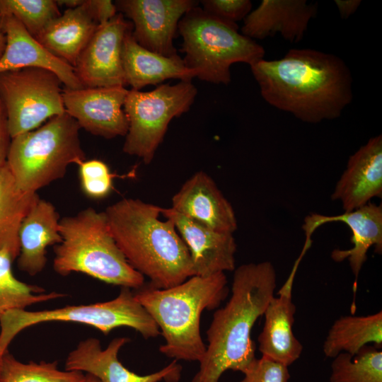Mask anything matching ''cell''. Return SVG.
I'll list each match as a JSON object with an SVG mask.
<instances>
[{"instance_id":"obj_1","label":"cell","mask_w":382,"mask_h":382,"mask_svg":"<svg viewBox=\"0 0 382 382\" xmlns=\"http://www.w3.org/2000/svg\"><path fill=\"white\" fill-rule=\"evenodd\" d=\"M250 66L263 99L304 122L336 119L353 98L351 71L334 54L291 49Z\"/></svg>"},{"instance_id":"obj_2","label":"cell","mask_w":382,"mask_h":382,"mask_svg":"<svg viewBox=\"0 0 382 382\" xmlns=\"http://www.w3.org/2000/svg\"><path fill=\"white\" fill-rule=\"evenodd\" d=\"M276 280L269 261L234 270L231 296L213 315L206 333L208 345L192 382H219L226 371L243 373L255 359L251 330L274 296Z\"/></svg>"},{"instance_id":"obj_3","label":"cell","mask_w":382,"mask_h":382,"mask_svg":"<svg viewBox=\"0 0 382 382\" xmlns=\"http://www.w3.org/2000/svg\"><path fill=\"white\" fill-rule=\"evenodd\" d=\"M161 207L124 198L104 211L110 232L129 265L159 289L172 287L194 276L188 248Z\"/></svg>"},{"instance_id":"obj_4","label":"cell","mask_w":382,"mask_h":382,"mask_svg":"<svg viewBox=\"0 0 382 382\" xmlns=\"http://www.w3.org/2000/svg\"><path fill=\"white\" fill-rule=\"evenodd\" d=\"M227 282L225 273L220 272L192 276L166 289L144 284L134 292L165 340L161 353L176 361L199 362L206 351L200 333L201 314L218 308L227 297Z\"/></svg>"},{"instance_id":"obj_5","label":"cell","mask_w":382,"mask_h":382,"mask_svg":"<svg viewBox=\"0 0 382 382\" xmlns=\"http://www.w3.org/2000/svg\"><path fill=\"white\" fill-rule=\"evenodd\" d=\"M62 241L54 247L53 269L61 276L87 274L108 284L137 289L144 277L117 246L104 212L87 207L60 219Z\"/></svg>"},{"instance_id":"obj_6","label":"cell","mask_w":382,"mask_h":382,"mask_svg":"<svg viewBox=\"0 0 382 382\" xmlns=\"http://www.w3.org/2000/svg\"><path fill=\"white\" fill-rule=\"evenodd\" d=\"M78 122L67 113L11 139L6 160L17 187L37 192L62 178L71 164L86 160Z\"/></svg>"},{"instance_id":"obj_7","label":"cell","mask_w":382,"mask_h":382,"mask_svg":"<svg viewBox=\"0 0 382 382\" xmlns=\"http://www.w3.org/2000/svg\"><path fill=\"white\" fill-rule=\"evenodd\" d=\"M238 25L221 21L195 6L180 20L183 59L195 77L212 83L231 82L230 68L237 62L250 66L264 59L262 45L238 31Z\"/></svg>"},{"instance_id":"obj_8","label":"cell","mask_w":382,"mask_h":382,"mask_svg":"<svg viewBox=\"0 0 382 382\" xmlns=\"http://www.w3.org/2000/svg\"><path fill=\"white\" fill-rule=\"evenodd\" d=\"M66 322L84 324L104 335L127 327L145 339L156 337L160 330L156 323L137 300L129 288L122 287L115 299L85 305L67 306L50 310L8 311L0 316V357L8 349L15 337L25 329L40 323Z\"/></svg>"},{"instance_id":"obj_9","label":"cell","mask_w":382,"mask_h":382,"mask_svg":"<svg viewBox=\"0 0 382 382\" xmlns=\"http://www.w3.org/2000/svg\"><path fill=\"white\" fill-rule=\"evenodd\" d=\"M197 92L191 81H184L161 83L151 91L129 90L124 104L129 127L122 151L150 163L170 122L190 110Z\"/></svg>"},{"instance_id":"obj_10","label":"cell","mask_w":382,"mask_h":382,"mask_svg":"<svg viewBox=\"0 0 382 382\" xmlns=\"http://www.w3.org/2000/svg\"><path fill=\"white\" fill-rule=\"evenodd\" d=\"M62 83L55 74L45 69L0 73V98L11 139L65 112Z\"/></svg>"},{"instance_id":"obj_11","label":"cell","mask_w":382,"mask_h":382,"mask_svg":"<svg viewBox=\"0 0 382 382\" xmlns=\"http://www.w3.org/2000/svg\"><path fill=\"white\" fill-rule=\"evenodd\" d=\"M132 28V23L120 13L98 25L74 67L83 87L127 86L122 50L125 37Z\"/></svg>"},{"instance_id":"obj_12","label":"cell","mask_w":382,"mask_h":382,"mask_svg":"<svg viewBox=\"0 0 382 382\" xmlns=\"http://www.w3.org/2000/svg\"><path fill=\"white\" fill-rule=\"evenodd\" d=\"M117 11L132 24V36L144 48L165 56L178 55L173 39L182 17L197 6L194 0H120Z\"/></svg>"},{"instance_id":"obj_13","label":"cell","mask_w":382,"mask_h":382,"mask_svg":"<svg viewBox=\"0 0 382 382\" xmlns=\"http://www.w3.org/2000/svg\"><path fill=\"white\" fill-rule=\"evenodd\" d=\"M129 90L123 86L62 91L65 112L89 133L107 139L125 136L128 121L124 104Z\"/></svg>"},{"instance_id":"obj_14","label":"cell","mask_w":382,"mask_h":382,"mask_svg":"<svg viewBox=\"0 0 382 382\" xmlns=\"http://www.w3.org/2000/svg\"><path fill=\"white\" fill-rule=\"evenodd\" d=\"M129 338H114L105 349L95 337L81 340L68 354L65 370L85 372L97 378L100 382H178L182 367L176 360L166 367L147 375H139L129 371L119 360L121 348L129 342Z\"/></svg>"},{"instance_id":"obj_15","label":"cell","mask_w":382,"mask_h":382,"mask_svg":"<svg viewBox=\"0 0 382 382\" xmlns=\"http://www.w3.org/2000/svg\"><path fill=\"white\" fill-rule=\"evenodd\" d=\"M311 245V241L305 242L277 296L274 295L268 303L263 314L264 326L257 339L262 356L288 367L300 357L303 350L302 345L292 330L296 312V306L292 301V287L297 268Z\"/></svg>"},{"instance_id":"obj_16","label":"cell","mask_w":382,"mask_h":382,"mask_svg":"<svg viewBox=\"0 0 382 382\" xmlns=\"http://www.w3.org/2000/svg\"><path fill=\"white\" fill-rule=\"evenodd\" d=\"M161 214L173 221L186 244L194 276L209 277L234 271L237 246L233 233L212 230L171 208L161 207Z\"/></svg>"},{"instance_id":"obj_17","label":"cell","mask_w":382,"mask_h":382,"mask_svg":"<svg viewBox=\"0 0 382 382\" xmlns=\"http://www.w3.org/2000/svg\"><path fill=\"white\" fill-rule=\"evenodd\" d=\"M342 221L346 224L352 233L349 249H335L331 253L335 262L347 260L351 270L357 281L359 272L367 259V252L374 245L375 253H382V206L369 202L352 212L340 215L325 216L311 214L305 219L303 228L306 239L311 238L314 231L328 222Z\"/></svg>"},{"instance_id":"obj_18","label":"cell","mask_w":382,"mask_h":382,"mask_svg":"<svg viewBox=\"0 0 382 382\" xmlns=\"http://www.w3.org/2000/svg\"><path fill=\"white\" fill-rule=\"evenodd\" d=\"M176 212L212 230L233 233L238 223L233 208L205 172L192 175L172 197Z\"/></svg>"},{"instance_id":"obj_19","label":"cell","mask_w":382,"mask_h":382,"mask_svg":"<svg viewBox=\"0 0 382 382\" xmlns=\"http://www.w3.org/2000/svg\"><path fill=\"white\" fill-rule=\"evenodd\" d=\"M382 196V136L377 135L349 156L331 199L352 212Z\"/></svg>"},{"instance_id":"obj_20","label":"cell","mask_w":382,"mask_h":382,"mask_svg":"<svg viewBox=\"0 0 382 382\" xmlns=\"http://www.w3.org/2000/svg\"><path fill=\"white\" fill-rule=\"evenodd\" d=\"M1 27L6 37L4 53L0 60V73L24 68H40L55 74L65 88H83L74 69L60 59L33 37L13 16H0Z\"/></svg>"},{"instance_id":"obj_21","label":"cell","mask_w":382,"mask_h":382,"mask_svg":"<svg viewBox=\"0 0 382 382\" xmlns=\"http://www.w3.org/2000/svg\"><path fill=\"white\" fill-rule=\"evenodd\" d=\"M317 13V3L306 0H262L244 18L241 34L254 40L279 33L286 40L296 43Z\"/></svg>"},{"instance_id":"obj_22","label":"cell","mask_w":382,"mask_h":382,"mask_svg":"<svg viewBox=\"0 0 382 382\" xmlns=\"http://www.w3.org/2000/svg\"><path fill=\"white\" fill-rule=\"evenodd\" d=\"M59 221V214L50 202L39 198L33 205L19 228L17 265L21 271L35 276L44 270L47 248L62 241Z\"/></svg>"},{"instance_id":"obj_23","label":"cell","mask_w":382,"mask_h":382,"mask_svg":"<svg viewBox=\"0 0 382 382\" xmlns=\"http://www.w3.org/2000/svg\"><path fill=\"white\" fill-rule=\"evenodd\" d=\"M129 30L125 37L122 62L127 85L140 91L148 85L161 84L168 79L191 81L195 73L178 55L165 57L139 45Z\"/></svg>"},{"instance_id":"obj_24","label":"cell","mask_w":382,"mask_h":382,"mask_svg":"<svg viewBox=\"0 0 382 382\" xmlns=\"http://www.w3.org/2000/svg\"><path fill=\"white\" fill-rule=\"evenodd\" d=\"M98 25L84 0L81 6L65 10L35 39L52 54L74 67Z\"/></svg>"},{"instance_id":"obj_25","label":"cell","mask_w":382,"mask_h":382,"mask_svg":"<svg viewBox=\"0 0 382 382\" xmlns=\"http://www.w3.org/2000/svg\"><path fill=\"white\" fill-rule=\"evenodd\" d=\"M382 344V312L368 316H345L336 320L323 342L326 357L334 358L342 352L354 357L364 346Z\"/></svg>"},{"instance_id":"obj_26","label":"cell","mask_w":382,"mask_h":382,"mask_svg":"<svg viewBox=\"0 0 382 382\" xmlns=\"http://www.w3.org/2000/svg\"><path fill=\"white\" fill-rule=\"evenodd\" d=\"M39 198L37 193L17 187L6 164L0 170V251L7 249L17 259L21 222Z\"/></svg>"},{"instance_id":"obj_27","label":"cell","mask_w":382,"mask_h":382,"mask_svg":"<svg viewBox=\"0 0 382 382\" xmlns=\"http://www.w3.org/2000/svg\"><path fill=\"white\" fill-rule=\"evenodd\" d=\"M15 260L7 249L0 251V316L8 311L26 309L36 303L66 296L63 293L46 292L42 286L18 280L11 268Z\"/></svg>"},{"instance_id":"obj_28","label":"cell","mask_w":382,"mask_h":382,"mask_svg":"<svg viewBox=\"0 0 382 382\" xmlns=\"http://www.w3.org/2000/svg\"><path fill=\"white\" fill-rule=\"evenodd\" d=\"M85 375L74 371H62L57 361L23 363L8 349L0 357V382H83Z\"/></svg>"},{"instance_id":"obj_29","label":"cell","mask_w":382,"mask_h":382,"mask_svg":"<svg viewBox=\"0 0 382 382\" xmlns=\"http://www.w3.org/2000/svg\"><path fill=\"white\" fill-rule=\"evenodd\" d=\"M330 382H382V352L363 347L354 357L342 352L331 364Z\"/></svg>"},{"instance_id":"obj_30","label":"cell","mask_w":382,"mask_h":382,"mask_svg":"<svg viewBox=\"0 0 382 382\" xmlns=\"http://www.w3.org/2000/svg\"><path fill=\"white\" fill-rule=\"evenodd\" d=\"M61 14L54 0H0V16H13L34 37Z\"/></svg>"},{"instance_id":"obj_31","label":"cell","mask_w":382,"mask_h":382,"mask_svg":"<svg viewBox=\"0 0 382 382\" xmlns=\"http://www.w3.org/2000/svg\"><path fill=\"white\" fill-rule=\"evenodd\" d=\"M79 166L81 188L88 197L100 199L110 194L115 175L105 163L97 159L85 160Z\"/></svg>"},{"instance_id":"obj_32","label":"cell","mask_w":382,"mask_h":382,"mask_svg":"<svg viewBox=\"0 0 382 382\" xmlns=\"http://www.w3.org/2000/svg\"><path fill=\"white\" fill-rule=\"evenodd\" d=\"M243 374L241 382H288L290 378L288 366L264 356L255 358Z\"/></svg>"},{"instance_id":"obj_33","label":"cell","mask_w":382,"mask_h":382,"mask_svg":"<svg viewBox=\"0 0 382 382\" xmlns=\"http://www.w3.org/2000/svg\"><path fill=\"white\" fill-rule=\"evenodd\" d=\"M202 9L209 15L224 22L236 24L250 12V0H203Z\"/></svg>"},{"instance_id":"obj_34","label":"cell","mask_w":382,"mask_h":382,"mask_svg":"<svg viewBox=\"0 0 382 382\" xmlns=\"http://www.w3.org/2000/svg\"><path fill=\"white\" fill-rule=\"evenodd\" d=\"M87 3L98 25L108 22L117 14V7L112 1L87 0Z\"/></svg>"},{"instance_id":"obj_35","label":"cell","mask_w":382,"mask_h":382,"mask_svg":"<svg viewBox=\"0 0 382 382\" xmlns=\"http://www.w3.org/2000/svg\"><path fill=\"white\" fill-rule=\"evenodd\" d=\"M11 141V137L8 129L6 113L0 98V170L6 164Z\"/></svg>"},{"instance_id":"obj_36","label":"cell","mask_w":382,"mask_h":382,"mask_svg":"<svg viewBox=\"0 0 382 382\" xmlns=\"http://www.w3.org/2000/svg\"><path fill=\"white\" fill-rule=\"evenodd\" d=\"M360 0H335L336 4L340 16L343 19L348 18L352 15L359 8L361 4Z\"/></svg>"},{"instance_id":"obj_37","label":"cell","mask_w":382,"mask_h":382,"mask_svg":"<svg viewBox=\"0 0 382 382\" xmlns=\"http://www.w3.org/2000/svg\"><path fill=\"white\" fill-rule=\"evenodd\" d=\"M84 0H59L57 1L58 6H65L67 8H73L81 6Z\"/></svg>"},{"instance_id":"obj_38","label":"cell","mask_w":382,"mask_h":382,"mask_svg":"<svg viewBox=\"0 0 382 382\" xmlns=\"http://www.w3.org/2000/svg\"><path fill=\"white\" fill-rule=\"evenodd\" d=\"M0 19H1V17H0ZM6 45V37L1 29V22H0V60L4 53Z\"/></svg>"},{"instance_id":"obj_39","label":"cell","mask_w":382,"mask_h":382,"mask_svg":"<svg viewBox=\"0 0 382 382\" xmlns=\"http://www.w3.org/2000/svg\"><path fill=\"white\" fill-rule=\"evenodd\" d=\"M83 382H100V381L95 376L91 374H86L85 375V379Z\"/></svg>"}]
</instances>
